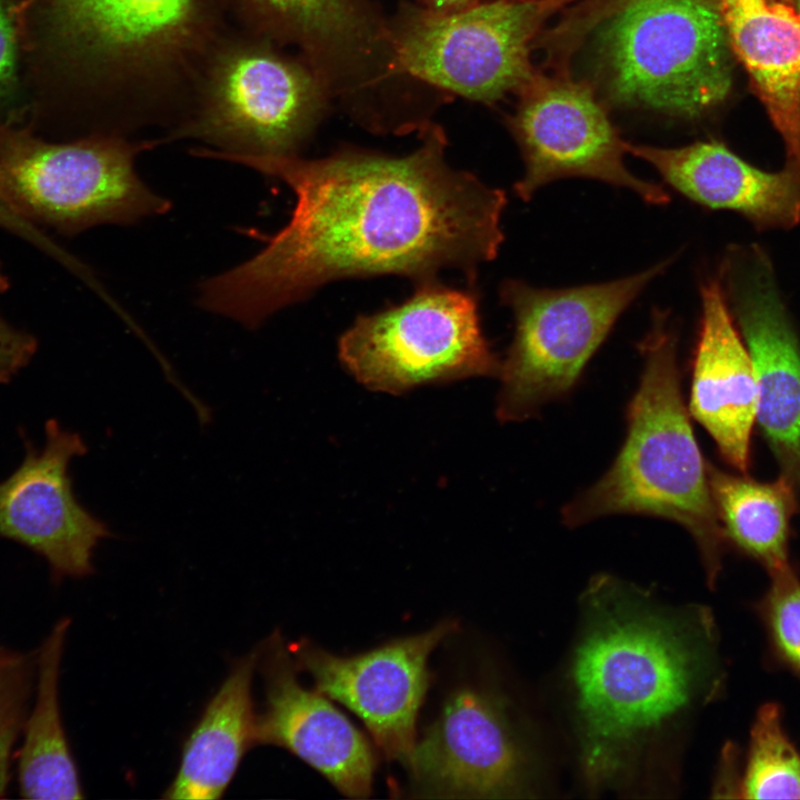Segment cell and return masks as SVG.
Returning a JSON list of instances; mask_svg holds the SVG:
<instances>
[{"label":"cell","mask_w":800,"mask_h":800,"mask_svg":"<svg viewBox=\"0 0 800 800\" xmlns=\"http://www.w3.org/2000/svg\"><path fill=\"white\" fill-rule=\"evenodd\" d=\"M264 709L257 744L281 747L320 772L342 794L366 798L377 766L370 742L328 697L302 687L281 633L259 644Z\"/></svg>","instance_id":"e0dca14e"},{"label":"cell","mask_w":800,"mask_h":800,"mask_svg":"<svg viewBox=\"0 0 800 800\" xmlns=\"http://www.w3.org/2000/svg\"><path fill=\"white\" fill-rule=\"evenodd\" d=\"M444 620L431 629L354 656H336L302 639L288 644L298 671L308 672L316 690L333 699L364 723L389 760L409 764L416 722L429 687L428 659L457 630Z\"/></svg>","instance_id":"7c38bea8"},{"label":"cell","mask_w":800,"mask_h":800,"mask_svg":"<svg viewBox=\"0 0 800 800\" xmlns=\"http://www.w3.org/2000/svg\"><path fill=\"white\" fill-rule=\"evenodd\" d=\"M0 227L38 247L59 261L68 254L47 237L36 223L19 213L0 193Z\"/></svg>","instance_id":"83f0119b"},{"label":"cell","mask_w":800,"mask_h":800,"mask_svg":"<svg viewBox=\"0 0 800 800\" xmlns=\"http://www.w3.org/2000/svg\"><path fill=\"white\" fill-rule=\"evenodd\" d=\"M17 36L9 0H0V92L9 87L16 72Z\"/></svg>","instance_id":"f1b7e54d"},{"label":"cell","mask_w":800,"mask_h":800,"mask_svg":"<svg viewBox=\"0 0 800 800\" xmlns=\"http://www.w3.org/2000/svg\"><path fill=\"white\" fill-rule=\"evenodd\" d=\"M733 54L800 177V12L784 0H719Z\"/></svg>","instance_id":"ffe728a7"},{"label":"cell","mask_w":800,"mask_h":800,"mask_svg":"<svg viewBox=\"0 0 800 800\" xmlns=\"http://www.w3.org/2000/svg\"><path fill=\"white\" fill-rule=\"evenodd\" d=\"M330 98L306 62L267 44H234L216 58L200 112L174 137L204 139L221 153L298 154Z\"/></svg>","instance_id":"9c48e42d"},{"label":"cell","mask_w":800,"mask_h":800,"mask_svg":"<svg viewBox=\"0 0 800 800\" xmlns=\"http://www.w3.org/2000/svg\"><path fill=\"white\" fill-rule=\"evenodd\" d=\"M613 99L684 119L722 103L732 56L719 0H618L598 33Z\"/></svg>","instance_id":"277c9868"},{"label":"cell","mask_w":800,"mask_h":800,"mask_svg":"<svg viewBox=\"0 0 800 800\" xmlns=\"http://www.w3.org/2000/svg\"><path fill=\"white\" fill-rule=\"evenodd\" d=\"M69 626L68 618L59 620L36 657V700L23 724L18 757L19 790L26 799L83 798L59 708V672Z\"/></svg>","instance_id":"7402d4cb"},{"label":"cell","mask_w":800,"mask_h":800,"mask_svg":"<svg viewBox=\"0 0 800 800\" xmlns=\"http://www.w3.org/2000/svg\"><path fill=\"white\" fill-rule=\"evenodd\" d=\"M422 2L423 7L428 9L440 12H451L466 8L476 2V0H422Z\"/></svg>","instance_id":"f546056e"},{"label":"cell","mask_w":800,"mask_h":800,"mask_svg":"<svg viewBox=\"0 0 800 800\" xmlns=\"http://www.w3.org/2000/svg\"><path fill=\"white\" fill-rule=\"evenodd\" d=\"M708 481L724 538L774 572L790 567V526L798 511L796 486L780 476L760 482L707 464Z\"/></svg>","instance_id":"603a6c76"},{"label":"cell","mask_w":800,"mask_h":800,"mask_svg":"<svg viewBox=\"0 0 800 800\" xmlns=\"http://www.w3.org/2000/svg\"><path fill=\"white\" fill-rule=\"evenodd\" d=\"M770 576L766 620L780 656L800 673V581L791 567Z\"/></svg>","instance_id":"484cf974"},{"label":"cell","mask_w":800,"mask_h":800,"mask_svg":"<svg viewBox=\"0 0 800 800\" xmlns=\"http://www.w3.org/2000/svg\"><path fill=\"white\" fill-rule=\"evenodd\" d=\"M612 579L594 582L572 680L581 768L591 789L618 779L633 752L688 707L711 662L702 612L648 606Z\"/></svg>","instance_id":"7a4b0ae2"},{"label":"cell","mask_w":800,"mask_h":800,"mask_svg":"<svg viewBox=\"0 0 800 800\" xmlns=\"http://www.w3.org/2000/svg\"><path fill=\"white\" fill-rule=\"evenodd\" d=\"M262 29L299 47L330 97L352 113L364 98L406 78L388 21L370 0H243ZM389 88V87H388Z\"/></svg>","instance_id":"5bb4252c"},{"label":"cell","mask_w":800,"mask_h":800,"mask_svg":"<svg viewBox=\"0 0 800 800\" xmlns=\"http://www.w3.org/2000/svg\"><path fill=\"white\" fill-rule=\"evenodd\" d=\"M64 47L116 82L158 80L203 53L213 0H48Z\"/></svg>","instance_id":"8fae6325"},{"label":"cell","mask_w":800,"mask_h":800,"mask_svg":"<svg viewBox=\"0 0 800 800\" xmlns=\"http://www.w3.org/2000/svg\"><path fill=\"white\" fill-rule=\"evenodd\" d=\"M626 150L696 203L736 211L762 229L800 222V177L786 167L763 171L716 141L676 148L626 142Z\"/></svg>","instance_id":"d6986e66"},{"label":"cell","mask_w":800,"mask_h":800,"mask_svg":"<svg viewBox=\"0 0 800 800\" xmlns=\"http://www.w3.org/2000/svg\"><path fill=\"white\" fill-rule=\"evenodd\" d=\"M419 133L420 146L401 157L359 149L320 159L211 151L282 180L296 204L262 250L201 284L199 303L253 329L340 279L394 274L418 286L454 269L472 283L498 256L508 199L448 163L442 128L430 123Z\"/></svg>","instance_id":"6da1fadb"},{"label":"cell","mask_w":800,"mask_h":800,"mask_svg":"<svg viewBox=\"0 0 800 800\" xmlns=\"http://www.w3.org/2000/svg\"><path fill=\"white\" fill-rule=\"evenodd\" d=\"M552 10L532 0L476 1L451 12L403 2L388 26L407 77L491 103L533 76L530 47Z\"/></svg>","instance_id":"ba28073f"},{"label":"cell","mask_w":800,"mask_h":800,"mask_svg":"<svg viewBox=\"0 0 800 800\" xmlns=\"http://www.w3.org/2000/svg\"><path fill=\"white\" fill-rule=\"evenodd\" d=\"M517 92L508 127L523 161V173L513 184L521 200L556 180L586 178L626 188L650 204L670 201L662 186L626 166V142L588 83L534 72Z\"/></svg>","instance_id":"30bf717a"},{"label":"cell","mask_w":800,"mask_h":800,"mask_svg":"<svg viewBox=\"0 0 800 800\" xmlns=\"http://www.w3.org/2000/svg\"><path fill=\"white\" fill-rule=\"evenodd\" d=\"M4 652H6V650L0 649V659H1V657L3 656Z\"/></svg>","instance_id":"d6a6232c"},{"label":"cell","mask_w":800,"mask_h":800,"mask_svg":"<svg viewBox=\"0 0 800 800\" xmlns=\"http://www.w3.org/2000/svg\"><path fill=\"white\" fill-rule=\"evenodd\" d=\"M796 3H797V7H796V8H797V9L799 10V12H800V0H797Z\"/></svg>","instance_id":"1f68e13d"},{"label":"cell","mask_w":800,"mask_h":800,"mask_svg":"<svg viewBox=\"0 0 800 800\" xmlns=\"http://www.w3.org/2000/svg\"><path fill=\"white\" fill-rule=\"evenodd\" d=\"M673 259L608 282L561 289L508 279L500 300L514 334L501 362L497 417L522 421L568 394L623 311Z\"/></svg>","instance_id":"5b68a950"},{"label":"cell","mask_w":800,"mask_h":800,"mask_svg":"<svg viewBox=\"0 0 800 800\" xmlns=\"http://www.w3.org/2000/svg\"><path fill=\"white\" fill-rule=\"evenodd\" d=\"M423 798H513L524 790L526 754L504 703L479 687H462L417 740L408 764Z\"/></svg>","instance_id":"2e32d148"},{"label":"cell","mask_w":800,"mask_h":800,"mask_svg":"<svg viewBox=\"0 0 800 800\" xmlns=\"http://www.w3.org/2000/svg\"><path fill=\"white\" fill-rule=\"evenodd\" d=\"M532 1L543 2L554 10V9H558L559 7H561L562 4L571 2L573 0H532Z\"/></svg>","instance_id":"4dcf8cb0"},{"label":"cell","mask_w":800,"mask_h":800,"mask_svg":"<svg viewBox=\"0 0 800 800\" xmlns=\"http://www.w3.org/2000/svg\"><path fill=\"white\" fill-rule=\"evenodd\" d=\"M44 431L42 449L26 443L23 461L0 482V537L44 558L56 580L83 578L93 572L94 548L112 532L73 493L68 469L88 451L82 437L54 419Z\"/></svg>","instance_id":"9a60e30c"},{"label":"cell","mask_w":800,"mask_h":800,"mask_svg":"<svg viewBox=\"0 0 800 800\" xmlns=\"http://www.w3.org/2000/svg\"><path fill=\"white\" fill-rule=\"evenodd\" d=\"M722 278L721 287L756 371V420L780 466V476L800 487V343L773 268L753 246L728 256Z\"/></svg>","instance_id":"4fadbf2b"},{"label":"cell","mask_w":800,"mask_h":800,"mask_svg":"<svg viewBox=\"0 0 800 800\" xmlns=\"http://www.w3.org/2000/svg\"><path fill=\"white\" fill-rule=\"evenodd\" d=\"M784 1H789V2H790V0H784Z\"/></svg>","instance_id":"836d02e7"},{"label":"cell","mask_w":800,"mask_h":800,"mask_svg":"<svg viewBox=\"0 0 800 800\" xmlns=\"http://www.w3.org/2000/svg\"><path fill=\"white\" fill-rule=\"evenodd\" d=\"M339 359L373 391L494 376L501 362L480 324L479 299L438 281L418 284L406 301L359 316L338 343Z\"/></svg>","instance_id":"52a82bcc"},{"label":"cell","mask_w":800,"mask_h":800,"mask_svg":"<svg viewBox=\"0 0 800 800\" xmlns=\"http://www.w3.org/2000/svg\"><path fill=\"white\" fill-rule=\"evenodd\" d=\"M639 347L643 370L628 406L623 446L603 477L563 508L562 521L572 528L619 513L676 521L694 539L713 586L726 538L682 399L678 336L668 311L652 312Z\"/></svg>","instance_id":"3957f363"},{"label":"cell","mask_w":800,"mask_h":800,"mask_svg":"<svg viewBox=\"0 0 800 800\" xmlns=\"http://www.w3.org/2000/svg\"><path fill=\"white\" fill-rule=\"evenodd\" d=\"M143 148L117 136L50 143L3 127L0 193L33 223L66 232L133 223L170 208L136 172L134 157Z\"/></svg>","instance_id":"8992f818"},{"label":"cell","mask_w":800,"mask_h":800,"mask_svg":"<svg viewBox=\"0 0 800 800\" xmlns=\"http://www.w3.org/2000/svg\"><path fill=\"white\" fill-rule=\"evenodd\" d=\"M258 661L259 646L232 664L187 738L179 769L163 799H220L244 754L258 746V714L251 692Z\"/></svg>","instance_id":"44dd1931"},{"label":"cell","mask_w":800,"mask_h":800,"mask_svg":"<svg viewBox=\"0 0 800 800\" xmlns=\"http://www.w3.org/2000/svg\"><path fill=\"white\" fill-rule=\"evenodd\" d=\"M700 296L702 313L689 411L711 436L724 461L744 473L757 413L756 371L721 283H703Z\"/></svg>","instance_id":"ac0fdd59"},{"label":"cell","mask_w":800,"mask_h":800,"mask_svg":"<svg viewBox=\"0 0 800 800\" xmlns=\"http://www.w3.org/2000/svg\"><path fill=\"white\" fill-rule=\"evenodd\" d=\"M32 676L30 657L6 650L0 659V798L7 792L13 746L29 711Z\"/></svg>","instance_id":"d4e9b609"},{"label":"cell","mask_w":800,"mask_h":800,"mask_svg":"<svg viewBox=\"0 0 800 800\" xmlns=\"http://www.w3.org/2000/svg\"><path fill=\"white\" fill-rule=\"evenodd\" d=\"M7 280L0 270V292ZM37 341L29 333L16 329L0 316V383L9 382L32 359Z\"/></svg>","instance_id":"4316f807"},{"label":"cell","mask_w":800,"mask_h":800,"mask_svg":"<svg viewBox=\"0 0 800 800\" xmlns=\"http://www.w3.org/2000/svg\"><path fill=\"white\" fill-rule=\"evenodd\" d=\"M740 791L748 799H800V753L784 733L774 703L757 714Z\"/></svg>","instance_id":"cb8c5ba5"}]
</instances>
